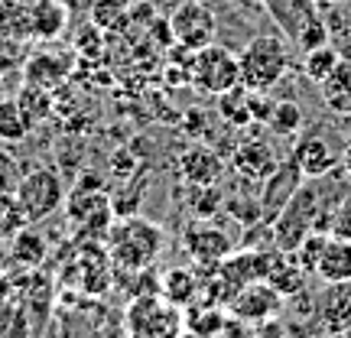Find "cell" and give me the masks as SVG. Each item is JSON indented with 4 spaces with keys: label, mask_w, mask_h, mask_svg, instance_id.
Masks as SVG:
<instances>
[{
    "label": "cell",
    "mask_w": 351,
    "mask_h": 338,
    "mask_svg": "<svg viewBox=\"0 0 351 338\" xmlns=\"http://www.w3.org/2000/svg\"><path fill=\"white\" fill-rule=\"evenodd\" d=\"M75 49H91V56H98V52H101V29H98V26L88 23L85 29H78Z\"/></svg>",
    "instance_id": "cell-32"
},
{
    "label": "cell",
    "mask_w": 351,
    "mask_h": 338,
    "mask_svg": "<svg viewBox=\"0 0 351 338\" xmlns=\"http://www.w3.org/2000/svg\"><path fill=\"white\" fill-rule=\"evenodd\" d=\"M182 251L189 254V261L195 263L199 270H215L218 263L225 261L228 254L234 251V241L228 238V231L208 221V218H199L182 231Z\"/></svg>",
    "instance_id": "cell-8"
},
{
    "label": "cell",
    "mask_w": 351,
    "mask_h": 338,
    "mask_svg": "<svg viewBox=\"0 0 351 338\" xmlns=\"http://www.w3.org/2000/svg\"><path fill=\"white\" fill-rule=\"evenodd\" d=\"M313 231H319V186L315 179H306L296 195L283 205V212L270 221V234L276 251L293 254Z\"/></svg>",
    "instance_id": "cell-2"
},
{
    "label": "cell",
    "mask_w": 351,
    "mask_h": 338,
    "mask_svg": "<svg viewBox=\"0 0 351 338\" xmlns=\"http://www.w3.org/2000/svg\"><path fill=\"white\" fill-rule=\"evenodd\" d=\"M280 163H283L280 153L274 150L270 140H263V137L241 140L238 147H234V153H231V169H234L241 179H247V182H263V179H270Z\"/></svg>",
    "instance_id": "cell-10"
},
{
    "label": "cell",
    "mask_w": 351,
    "mask_h": 338,
    "mask_svg": "<svg viewBox=\"0 0 351 338\" xmlns=\"http://www.w3.org/2000/svg\"><path fill=\"white\" fill-rule=\"evenodd\" d=\"M179 176H182L186 186H218L221 176H225V160L212 147L192 143L179 156Z\"/></svg>",
    "instance_id": "cell-14"
},
{
    "label": "cell",
    "mask_w": 351,
    "mask_h": 338,
    "mask_svg": "<svg viewBox=\"0 0 351 338\" xmlns=\"http://www.w3.org/2000/svg\"><path fill=\"white\" fill-rule=\"evenodd\" d=\"M33 134V121L26 117L16 98H0V140L3 143H20Z\"/></svg>",
    "instance_id": "cell-23"
},
{
    "label": "cell",
    "mask_w": 351,
    "mask_h": 338,
    "mask_svg": "<svg viewBox=\"0 0 351 338\" xmlns=\"http://www.w3.org/2000/svg\"><path fill=\"white\" fill-rule=\"evenodd\" d=\"M225 205L221 186H189V208L195 218H212Z\"/></svg>",
    "instance_id": "cell-30"
},
{
    "label": "cell",
    "mask_w": 351,
    "mask_h": 338,
    "mask_svg": "<svg viewBox=\"0 0 351 338\" xmlns=\"http://www.w3.org/2000/svg\"><path fill=\"white\" fill-rule=\"evenodd\" d=\"M322 283H348L351 280V238L328 234L313 270Z\"/></svg>",
    "instance_id": "cell-15"
},
{
    "label": "cell",
    "mask_w": 351,
    "mask_h": 338,
    "mask_svg": "<svg viewBox=\"0 0 351 338\" xmlns=\"http://www.w3.org/2000/svg\"><path fill=\"white\" fill-rule=\"evenodd\" d=\"M319 95H322V104L332 114L351 117V59H341L332 69V75L319 85Z\"/></svg>",
    "instance_id": "cell-19"
},
{
    "label": "cell",
    "mask_w": 351,
    "mask_h": 338,
    "mask_svg": "<svg viewBox=\"0 0 351 338\" xmlns=\"http://www.w3.org/2000/svg\"><path fill=\"white\" fill-rule=\"evenodd\" d=\"M293 163L306 179H322L339 166V150H332L322 134H300L293 147Z\"/></svg>",
    "instance_id": "cell-13"
},
{
    "label": "cell",
    "mask_w": 351,
    "mask_h": 338,
    "mask_svg": "<svg viewBox=\"0 0 351 338\" xmlns=\"http://www.w3.org/2000/svg\"><path fill=\"white\" fill-rule=\"evenodd\" d=\"M124 332L127 338H182L186 319L173 302L163 296H134L124 313Z\"/></svg>",
    "instance_id": "cell-4"
},
{
    "label": "cell",
    "mask_w": 351,
    "mask_h": 338,
    "mask_svg": "<svg viewBox=\"0 0 351 338\" xmlns=\"http://www.w3.org/2000/svg\"><path fill=\"white\" fill-rule=\"evenodd\" d=\"M339 166L351 176V137L345 140V143H341V150H339Z\"/></svg>",
    "instance_id": "cell-36"
},
{
    "label": "cell",
    "mask_w": 351,
    "mask_h": 338,
    "mask_svg": "<svg viewBox=\"0 0 351 338\" xmlns=\"http://www.w3.org/2000/svg\"><path fill=\"white\" fill-rule=\"evenodd\" d=\"M221 338H231V335H225V332H221ZM241 338H251V335H241Z\"/></svg>",
    "instance_id": "cell-39"
},
{
    "label": "cell",
    "mask_w": 351,
    "mask_h": 338,
    "mask_svg": "<svg viewBox=\"0 0 351 338\" xmlns=\"http://www.w3.org/2000/svg\"><path fill=\"white\" fill-rule=\"evenodd\" d=\"M16 65H23V43L0 33V72L3 69H16Z\"/></svg>",
    "instance_id": "cell-31"
},
{
    "label": "cell",
    "mask_w": 351,
    "mask_h": 338,
    "mask_svg": "<svg viewBox=\"0 0 351 338\" xmlns=\"http://www.w3.org/2000/svg\"><path fill=\"white\" fill-rule=\"evenodd\" d=\"M0 98H3V72H0Z\"/></svg>",
    "instance_id": "cell-38"
},
{
    "label": "cell",
    "mask_w": 351,
    "mask_h": 338,
    "mask_svg": "<svg viewBox=\"0 0 351 338\" xmlns=\"http://www.w3.org/2000/svg\"><path fill=\"white\" fill-rule=\"evenodd\" d=\"M306 270H302L300 263H296V257L293 254H283L276 251L270 254V267H267V283L287 300V296H296V293H302V287H306Z\"/></svg>",
    "instance_id": "cell-18"
},
{
    "label": "cell",
    "mask_w": 351,
    "mask_h": 338,
    "mask_svg": "<svg viewBox=\"0 0 351 338\" xmlns=\"http://www.w3.org/2000/svg\"><path fill=\"white\" fill-rule=\"evenodd\" d=\"M46 254H49L46 238H43L39 231H33L29 225L10 238V261L16 263L20 270H39L43 261H46Z\"/></svg>",
    "instance_id": "cell-21"
},
{
    "label": "cell",
    "mask_w": 351,
    "mask_h": 338,
    "mask_svg": "<svg viewBox=\"0 0 351 338\" xmlns=\"http://www.w3.org/2000/svg\"><path fill=\"white\" fill-rule=\"evenodd\" d=\"M251 91V88H247ZM251 117H254V124H267V117H270V111H274V101L270 98H263V91H251Z\"/></svg>",
    "instance_id": "cell-33"
},
{
    "label": "cell",
    "mask_w": 351,
    "mask_h": 338,
    "mask_svg": "<svg viewBox=\"0 0 351 338\" xmlns=\"http://www.w3.org/2000/svg\"><path fill=\"white\" fill-rule=\"evenodd\" d=\"M0 33L13 39H33L29 0H0Z\"/></svg>",
    "instance_id": "cell-22"
},
{
    "label": "cell",
    "mask_w": 351,
    "mask_h": 338,
    "mask_svg": "<svg viewBox=\"0 0 351 338\" xmlns=\"http://www.w3.org/2000/svg\"><path fill=\"white\" fill-rule=\"evenodd\" d=\"M13 300V280L7 276V270L0 267V302H10Z\"/></svg>",
    "instance_id": "cell-35"
},
{
    "label": "cell",
    "mask_w": 351,
    "mask_h": 338,
    "mask_svg": "<svg viewBox=\"0 0 351 338\" xmlns=\"http://www.w3.org/2000/svg\"><path fill=\"white\" fill-rule=\"evenodd\" d=\"M251 91L244 85L231 88L225 95H218V117L231 127H251L254 117H251Z\"/></svg>",
    "instance_id": "cell-25"
},
{
    "label": "cell",
    "mask_w": 351,
    "mask_h": 338,
    "mask_svg": "<svg viewBox=\"0 0 351 338\" xmlns=\"http://www.w3.org/2000/svg\"><path fill=\"white\" fill-rule=\"evenodd\" d=\"M302 182H306V176L300 173V166L293 163V156L276 166V173L261 182L263 192H261V199L257 202H261V218L263 221H274L276 215L283 212V205L296 195V189H300Z\"/></svg>",
    "instance_id": "cell-11"
},
{
    "label": "cell",
    "mask_w": 351,
    "mask_h": 338,
    "mask_svg": "<svg viewBox=\"0 0 351 338\" xmlns=\"http://www.w3.org/2000/svg\"><path fill=\"white\" fill-rule=\"evenodd\" d=\"M241 85L251 91H270L289 69V46L280 36L261 33L238 52Z\"/></svg>",
    "instance_id": "cell-3"
},
{
    "label": "cell",
    "mask_w": 351,
    "mask_h": 338,
    "mask_svg": "<svg viewBox=\"0 0 351 338\" xmlns=\"http://www.w3.org/2000/svg\"><path fill=\"white\" fill-rule=\"evenodd\" d=\"M322 338H351V332H341V335H322Z\"/></svg>",
    "instance_id": "cell-37"
},
{
    "label": "cell",
    "mask_w": 351,
    "mask_h": 338,
    "mask_svg": "<svg viewBox=\"0 0 351 338\" xmlns=\"http://www.w3.org/2000/svg\"><path fill=\"white\" fill-rule=\"evenodd\" d=\"M225 309L241 326H263V322H274L276 315H280L283 296L267 280H257V283H247L244 289H238Z\"/></svg>",
    "instance_id": "cell-9"
},
{
    "label": "cell",
    "mask_w": 351,
    "mask_h": 338,
    "mask_svg": "<svg viewBox=\"0 0 351 338\" xmlns=\"http://www.w3.org/2000/svg\"><path fill=\"white\" fill-rule=\"evenodd\" d=\"M160 296L173 302L176 309H189L192 302L202 300V276L189 267H173L160 280Z\"/></svg>",
    "instance_id": "cell-17"
},
{
    "label": "cell",
    "mask_w": 351,
    "mask_h": 338,
    "mask_svg": "<svg viewBox=\"0 0 351 338\" xmlns=\"http://www.w3.org/2000/svg\"><path fill=\"white\" fill-rule=\"evenodd\" d=\"M124 338H127V335H124Z\"/></svg>",
    "instance_id": "cell-40"
},
{
    "label": "cell",
    "mask_w": 351,
    "mask_h": 338,
    "mask_svg": "<svg viewBox=\"0 0 351 338\" xmlns=\"http://www.w3.org/2000/svg\"><path fill=\"white\" fill-rule=\"evenodd\" d=\"M189 85L202 91V95H225L231 88L241 85V65H238V52L225 49V46H205L192 56V69H189Z\"/></svg>",
    "instance_id": "cell-6"
},
{
    "label": "cell",
    "mask_w": 351,
    "mask_h": 338,
    "mask_svg": "<svg viewBox=\"0 0 351 338\" xmlns=\"http://www.w3.org/2000/svg\"><path fill=\"white\" fill-rule=\"evenodd\" d=\"M0 338H33V322L23 302H0Z\"/></svg>",
    "instance_id": "cell-28"
},
{
    "label": "cell",
    "mask_w": 351,
    "mask_h": 338,
    "mask_svg": "<svg viewBox=\"0 0 351 338\" xmlns=\"http://www.w3.org/2000/svg\"><path fill=\"white\" fill-rule=\"evenodd\" d=\"M166 244V234L160 225H153L147 218H127L108 231V254L117 270H147L156 263L160 251Z\"/></svg>",
    "instance_id": "cell-1"
},
{
    "label": "cell",
    "mask_w": 351,
    "mask_h": 338,
    "mask_svg": "<svg viewBox=\"0 0 351 338\" xmlns=\"http://www.w3.org/2000/svg\"><path fill=\"white\" fill-rule=\"evenodd\" d=\"M16 101H20V108L26 111V117L33 121V127H39L46 117L52 114V91L49 88L36 85V82H23L20 91H16Z\"/></svg>",
    "instance_id": "cell-26"
},
{
    "label": "cell",
    "mask_w": 351,
    "mask_h": 338,
    "mask_svg": "<svg viewBox=\"0 0 351 338\" xmlns=\"http://www.w3.org/2000/svg\"><path fill=\"white\" fill-rule=\"evenodd\" d=\"M169 36H173L176 46H186V49L199 52L215 43L218 20H215V13L202 0H182L173 10V16H169Z\"/></svg>",
    "instance_id": "cell-7"
},
{
    "label": "cell",
    "mask_w": 351,
    "mask_h": 338,
    "mask_svg": "<svg viewBox=\"0 0 351 338\" xmlns=\"http://www.w3.org/2000/svg\"><path fill=\"white\" fill-rule=\"evenodd\" d=\"M88 16H91V23L98 26L101 33L121 29L127 23V16H130V0H91Z\"/></svg>",
    "instance_id": "cell-27"
},
{
    "label": "cell",
    "mask_w": 351,
    "mask_h": 338,
    "mask_svg": "<svg viewBox=\"0 0 351 338\" xmlns=\"http://www.w3.org/2000/svg\"><path fill=\"white\" fill-rule=\"evenodd\" d=\"M274 137H283V140H296L302 134V108L296 101H274V111L267 117V124Z\"/></svg>",
    "instance_id": "cell-24"
},
{
    "label": "cell",
    "mask_w": 351,
    "mask_h": 338,
    "mask_svg": "<svg viewBox=\"0 0 351 338\" xmlns=\"http://www.w3.org/2000/svg\"><path fill=\"white\" fill-rule=\"evenodd\" d=\"M341 62V56L328 43H322V46H315V49L306 52V59H302V72H306V78L309 82H315V85H322L328 75H332V69Z\"/></svg>",
    "instance_id": "cell-29"
},
{
    "label": "cell",
    "mask_w": 351,
    "mask_h": 338,
    "mask_svg": "<svg viewBox=\"0 0 351 338\" xmlns=\"http://www.w3.org/2000/svg\"><path fill=\"white\" fill-rule=\"evenodd\" d=\"M251 338H283V328L276 326V319H274V322H263V326H257V332H254Z\"/></svg>",
    "instance_id": "cell-34"
},
{
    "label": "cell",
    "mask_w": 351,
    "mask_h": 338,
    "mask_svg": "<svg viewBox=\"0 0 351 338\" xmlns=\"http://www.w3.org/2000/svg\"><path fill=\"white\" fill-rule=\"evenodd\" d=\"M29 16H33V39L52 43L72 26V10L65 0H29Z\"/></svg>",
    "instance_id": "cell-16"
},
{
    "label": "cell",
    "mask_w": 351,
    "mask_h": 338,
    "mask_svg": "<svg viewBox=\"0 0 351 338\" xmlns=\"http://www.w3.org/2000/svg\"><path fill=\"white\" fill-rule=\"evenodd\" d=\"M315 322L322 335L351 332V280L348 283H326L322 296L315 300Z\"/></svg>",
    "instance_id": "cell-12"
},
{
    "label": "cell",
    "mask_w": 351,
    "mask_h": 338,
    "mask_svg": "<svg viewBox=\"0 0 351 338\" xmlns=\"http://www.w3.org/2000/svg\"><path fill=\"white\" fill-rule=\"evenodd\" d=\"M23 75L26 82H36L43 88L62 85L69 78V59L59 56V52H39V56H29L23 62Z\"/></svg>",
    "instance_id": "cell-20"
},
{
    "label": "cell",
    "mask_w": 351,
    "mask_h": 338,
    "mask_svg": "<svg viewBox=\"0 0 351 338\" xmlns=\"http://www.w3.org/2000/svg\"><path fill=\"white\" fill-rule=\"evenodd\" d=\"M13 195H16V202H20V208H23L29 225L46 221V218H52V215L62 208V202H65L62 176L56 173V169H49V166H36V169H29L26 176H20Z\"/></svg>",
    "instance_id": "cell-5"
}]
</instances>
